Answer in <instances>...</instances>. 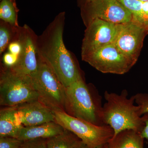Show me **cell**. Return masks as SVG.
<instances>
[{
    "label": "cell",
    "mask_w": 148,
    "mask_h": 148,
    "mask_svg": "<svg viewBox=\"0 0 148 148\" xmlns=\"http://www.w3.org/2000/svg\"><path fill=\"white\" fill-rule=\"evenodd\" d=\"M65 12H60L38 36V54L52 69L66 88L82 78L71 53L63 41Z\"/></svg>",
    "instance_id": "cell-1"
},
{
    "label": "cell",
    "mask_w": 148,
    "mask_h": 148,
    "mask_svg": "<svg viewBox=\"0 0 148 148\" xmlns=\"http://www.w3.org/2000/svg\"><path fill=\"white\" fill-rule=\"evenodd\" d=\"M128 95L126 90L119 94L108 91L104 93L106 102L103 107V122L113 130V137L126 130H132L140 133L144 127L139 107L135 105V96L128 98Z\"/></svg>",
    "instance_id": "cell-2"
},
{
    "label": "cell",
    "mask_w": 148,
    "mask_h": 148,
    "mask_svg": "<svg viewBox=\"0 0 148 148\" xmlns=\"http://www.w3.org/2000/svg\"><path fill=\"white\" fill-rule=\"evenodd\" d=\"M103 107L101 95L88 87L82 78L66 88L65 112L71 116L98 126L105 125Z\"/></svg>",
    "instance_id": "cell-3"
},
{
    "label": "cell",
    "mask_w": 148,
    "mask_h": 148,
    "mask_svg": "<svg viewBox=\"0 0 148 148\" xmlns=\"http://www.w3.org/2000/svg\"><path fill=\"white\" fill-rule=\"evenodd\" d=\"M38 56V69L31 77L38 101L53 111L65 112L66 87L52 69Z\"/></svg>",
    "instance_id": "cell-4"
},
{
    "label": "cell",
    "mask_w": 148,
    "mask_h": 148,
    "mask_svg": "<svg viewBox=\"0 0 148 148\" xmlns=\"http://www.w3.org/2000/svg\"><path fill=\"white\" fill-rule=\"evenodd\" d=\"M36 100H38V95L31 77L14 73L3 65L0 76V105L13 107Z\"/></svg>",
    "instance_id": "cell-5"
},
{
    "label": "cell",
    "mask_w": 148,
    "mask_h": 148,
    "mask_svg": "<svg viewBox=\"0 0 148 148\" xmlns=\"http://www.w3.org/2000/svg\"><path fill=\"white\" fill-rule=\"evenodd\" d=\"M55 122L73 132L90 148H99L108 144L114 135L109 125L98 126L71 116L64 111H53Z\"/></svg>",
    "instance_id": "cell-6"
},
{
    "label": "cell",
    "mask_w": 148,
    "mask_h": 148,
    "mask_svg": "<svg viewBox=\"0 0 148 148\" xmlns=\"http://www.w3.org/2000/svg\"><path fill=\"white\" fill-rule=\"evenodd\" d=\"M81 14L86 25L95 18L116 24L132 21V14L118 0H92L81 4Z\"/></svg>",
    "instance_id": "cell-7"
},
{
    "label": "cell",
    "mask_w": 148,
    "mask_h": 148,
    "mask_svg": "<svg viewBox=\"0 0 148 148\" xmlns=\"http://www.w3.org/2000/svg\"><path fill=\"white\" fill-rule=\"evenodd\" d=\"M82 58L104 73L123 75L135 64L121 53L114 43L100 48Z\"/></svg>",
    "instance_id": "cell-8"
},
{
    "label": "cell",
    "mask_w": 148,
    "mask_h": 148,
    "mask_svg": "<svg viewBox=\"0 0 148 148\" xmlns=\"http://www.w3.org/2000/svg\"><path fill=\"white\" fill-rule=\"evenodd\" d=\"M121 24L110 23L95 18L86 25L82 47V57L98 49L114 43Z\"/></svg>",
    "instance_id": "cell-9"
},
{
    "label": "cell",
    "mask_w": 148,
    "mask_h": 148,
    "mask_svg": "<svg viewBox=\"0 0 148 148\" xmlns=\"http://www.w3.org/2000/svg\"><path fill=\"white\" fill-rule=\"evenodd\" d=\"M37 38L38 36L29 26L24 25L19 27L15 39L20 42L22 50L17 63L12 67H8L12 71L30 77L36 73L38 64Z\"/></svg>",
    "instance_id": "cell-10"
},
{
    "label": "cell",
    "mask_w": 148,
    "mask_h": 148,
    "mask_svg": "<svg viewBox=\"0 0 148 148\" xmlns=\"http://www.w3.org/2000/svg\"><path fill=\"white\" fill-rule=\"evenodd\" d=\"M148 30L132 20L122 24L114 44L120 51L136 64Z\"/></svg>",
    "instance_id": "cell-11"
},
{
    "label": "cell",
    "mask_w": 148,
    "mask_h": 148,
    "mask_svg": "<svg viewBox=\"0 0 148 148\" xmlns=\"http://www.w3.org/2000/svg\"><path fill=\"white\" fill-rule=\"evenodd\" d=\"M16 116L19 124L24 126L55 121L53 111L38 100L17 106Z\"/></svg>",
    "instance_id": "cell-12"
},
{
    "label": "cell",
    "mask_w": 148,
    "mask_h": 148,
    "mask_svg": "<svg viewBox=\"0 0 148 148\" xmlns=\"http://www.w3.org/2000/svg\"><path fill=\"white\" fill-rule=\"evenodd\" d=\"M65 130L55 121L31 126H22L17 133L16 138L24 141L36 139L52 138Z\"/></svg>",
    "instance_id": "cell-13"
},
{
    "label": "cell",
    "mask_w": 148,
    "mask_h": 148,
    "mask_svg": "<svg viewBox=\"0 0 148 148\" xmlns=\"http://www.w3.org/2000/svg\"><path fill=\"white\" fill-rule=\"evenodd\" d=\"M16 107H6L0 110V137L16 138L23 125L19 124L16 116Z\"/></svg>",
    "instance_id": "cell-14"
},
{
    "label": "cell",
    "mask_w": 148,
    "mask_h": 148,
    "mask_svg": "<svg viewBox=\"0 0 148 148\" xmlns=\"http://www.w3.org/2000/svg\"><path fill=\"white\" fill-rule=\"evenodd\" d=\"M144 139L140 132L126 130L113 137L108 144L111 148H144Z\"/></svg>",
    "instance_id": "cell-15"
},
{
    "label": "cell",
    "mask_w": 148,
    "mask_h": 148,
    "mask_svg": "<svg viewBox=\"0 0 148 148\" xmlns=\"http://www.w3.org/2000/svg\"><path fill=\"white\" fill-rule=\"evenodd\" d=\"M18 8L15 0H0V18L13 27H19L18 24Z\"/></svg>",
    "instance_id": "cell-16"
},
{
    "label": "cell",
    "mask_w": 148,
    "mask_h": 148,
    "mask_svg": "<svg viewBox=\"0 0 148 148\" xmlns=\"http://www.w3.org/2000/svg\"><path fill=\"white\" fill-rule=\"evenodd\" d=\"M80 140L73 132L65 130L62 133L47 140V148H72Z\"/></svg>",
    "instance_id": "cell-17"
},
{
    "label": "cell",
    "mask_w": 148,
    "mask_h": 148,
    "mask_svg": "<svg viewBox=\"0 0 148 148\" xmlns=\"http://www.w3.org/2000/svg\"><path fill=\"white\" fill-rule=\"evenodd\" d=\"M19 27L12 26L1 20L0 23V53H2L10 44L15 39Z\"/></svg>",
    "instance_id": "cell-18"
},
{
    "label": "cell",
    "mask_w": 148,
    "mask_h": 148,
    "mask_svg": "<svg viewBox=\"0 0 148 148\" xmlns=\"http://www.w3.org/2000/svg\"><path fill=\"white\" fill-rule=\"evenodd\" d=\"M135 103L139 107V114L142 116L148 112V94L138 93L134 95Z\"/></svg>",
    "instance_id": "cell-19"
},
{
    "label": "cell",
    "mask_w": 148,
    "mask_h": 148,
    "mask_svg": "<svg viewBox=\"0 0 148 148\" xmlns=\"http://www.w3.org/2000/svg\"><path fill=\"white\" fill-rule=\"evenodd\" d=\"M23 141L13 137H0V148H20Z\"/></svg>",
    "instance_id": "cell-20"
},
{
    "label": "cell",
    "mask_w": 148,
    "mask_h": 148,
    "mask_svg": "<svg viewBox=\"0 0 148 148\" xmlns=\"http://www.w3.org/2000/svg\"><path fill=\"white\" fill-rule=\"evenodd\" d=\"M47 140L36 139L23 141L20 148H47Z\"/></svg>",
    "instance_id": "cell-21"
},
{
    "label": "cell",
    "mask_w": 148,
    "mask_h": 148,
    "mask_svg": "<svg viewBox=\"0 0 148 148\" xmlns=\"http://www.w3.org/2000/svg\"><path fill=\"white\" fill-rule=\"evenodd\" d=\"M18 59V56L8 52L5 53L3 57V65L8 68L12 67L17 63Z\"/></svg>",
    "instance_id": "cell-22"
},
{
    "label": "cell",
    "mask_w": 148,
    "mask_h": 148,
    "mask_svg": "<svg viewBox=\"0 0 148 148\" xmlns=\"http://www.w3.org/2000/svg\"><path fill=\"white\" fill-rule=\"evenodd\" d=\"M8 48L9 52L18 56L22 50L21 43L17 39H15L9 45Z\"/></svg>",
    "instance_id": "cell-23"
},
{
    "label": "cell",
    "mask_w": 148,
    "mask_h": 148,
    "mask_svg": "<svg viewBox=\"0 0 148 148\" xmlns=\"http://www.w3.org/2000/svg\"><path fill=\"white\" fill-rule=\"evenodd\" d=\"M144 123V126L140 132V135L144 139L148 140V112L144 114L142 116Z\"/></svg>",
    "instance_id": "cell-24"
},
{
    "label": "cell",
    "mask_w": 148,
    "mask_h": 148,
    "mask_svg": "<svg viewBox=\"0 0 148 148\" xmlns=\"http://www.w3.org/2000/svg\"><path fill=\"white\" fill-rule=\"evenodd\" d=\"M142 3L143 11L145 16L146 28L148 30V1L142 2Z\"/></svg>",
    "instance_id": "cell-25"
},
{
    "label": "cell",
    "mask_w": 148,
    "mask_h": 148,
    "mask_svg": "<svg viewBox=\"0 0 148 148\" xmlns=\"http://www.w3.org/2000/svg\"><path fill=\"white\" fill-rule=\"evenodd\" d=\"M72 148H90L81 140H79Z\"/></svg>",
    "instance_id": "cell-26"
},
{
    "label": "cell",
    "mask_w": 148,
    "mask_h": 148,
    "mask_svg": "<svg viewBox=\"0 0 148 148\" xmlns=\"http://www.w3.org/2000/svg\"><path fill=\"white\" fill-rule=\"evenodd\" d=\"M99 148H111L110 147V146H109L108 143L106 144V145H104L102 146L101 147Z\"/></svg>",
    "instance_id": "cell-27"
},
{
    "label": "cell",
    "mask_w": 148,
    "mask_h": 148,
    "mask_svg": "<svg viewBox=\"0 0 148 148\" xmlns=\"http://www.w3.org/2000/svg\"><path fill=\"white\" fill-rule=\"evenodd\" d=\"M92 1V0H81V1H82L81 4H82L86 2L90 1Z\"/></svg>",
    "instance_id": "cell-28"
},
{
    "label": "cell",
    "mask_w": 148,
    "mask_h": 148,
    "mask_svg": "<svg viewBox=\"0 0 148 148\" xmlns=\"http://www.w3.org/2000/svg\"><path fill=\"white\" fill-rule=\"evenodd\" d=\"M139 1H141L142 2L148 1V0H139Z\"/></svg>",
    "instance_id": "cell-29"
}]
</instances>
